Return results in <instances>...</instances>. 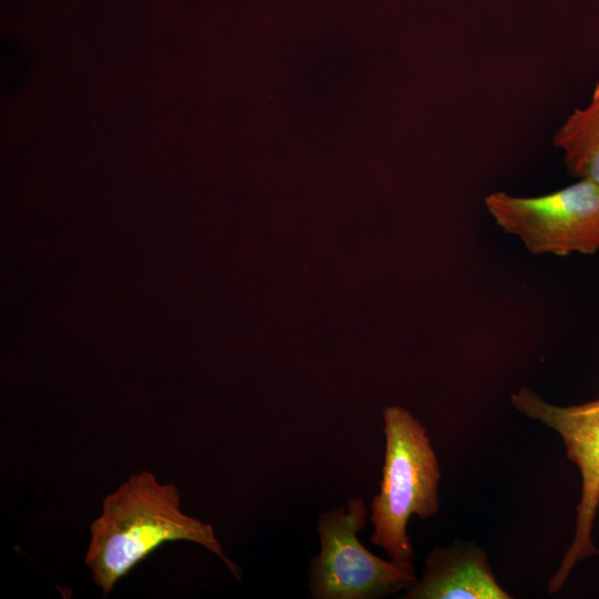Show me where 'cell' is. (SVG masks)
I'll return each mask as SVG.
<instances>
[{
    "label": "cell",
    "instance_id": "52a82bcc",
    "mask_svg": "<svg viewBox=\"0 0 599 599\" xmlns=\"http://www.w3.org/2000/svg\"><path fill=\"white\" fill-rule=\"evenodd\" d=\"M564 151V163L572 177L599 186V82L583 109H576L554 136Z\"/></svg>",
    "mask_w": 599,
    "mask_h": 599
},
{
    "label": "cell",
    "instance_id": "3957f363",
    "mask_svg": "<svg viewBox=\"0 0 599 599\" xmlns=\"http://www.w3.org/2000/svg\"><path fill=\"white\" fill-rule=\"evenodd\" d=\"M368 508L353 497L346 507L322 512L317 520L321 550L308 568V588L314 599H375L413 586L417 576L409 561L384 560L357 538Z\"/></svg>",
    "mask_w": 599,
    "mask_h": 599
},
{
    "label": "cell",
    "instance_id": "5b68a950",
    "mask_svg": "<svg viewBox=\"0 0 599 599\" xmlns=\"http://www.w3.org/2000/svg\"><path fill=\"white\" fill-rule=\"evenodd\" d=\"M517 410L556 430L566 455L579 469L581 495L576 508L575 535L557 571L548 581V593L558 592L581 560L597 555L592 529L599 508V398L572 406H555L532 390L520 387L511 394Z\"/></svg>",
    "mask_w": 599,
    "mask_h": 599
},
{
    "label": "cell",
    "instance_id": "7a4b0ae2",
    "mask_svg": "<svg viewBox=\"0 0 599 599\" xmlns=\"http://www.w3.org/2000/svg\"><path fill=\"white\" fill-rule=\"evenodd\" d=\"M383 418L385 458L379 493L368 507L374 526L370 541L390 559L409 561L414 550L408 519L437 514L440 469L426 428L407 409L386 407Z\"/></svg>",
    "mask_w": 599,
    "mask_h": 599
},
{
    "label": "cell",
    "instance_id": "277c9868",
    "mask_svg": "<svg viewBox=\"0 0 599 599\" xmlns=\"http://www.w3.org/2000/svg\"><path fill=\"white\" fill-rule=\"evenodd\" d=\"M485 205L502 231L518 236L534 255L599 251V186L590 181L536 197L495 192Z\"/></svg>",
    "mask_w": 599,
    "mask_h": 599
},
{
    "label": "cell",
    "instance_id": "6da1fadb",
    "mask_svg": "<svg viewBox=\"0 0 599 599\" xmlns=\"http://www.w3.org/2000/svg\"><path fill=\"white\" fill-rule=\"evenodd\" d=\"M177 540L203 546L241 580L240 567L225 556L213 527L182 511L179 488L141 470L103 499L102 512L90 526L84 564L108 597L120 579L160 546Z\"/></svg>",
    "mask_w": 599,
    "mask_h": 599
},
{
    "label": "cell",
    "instance_id": "8992f818",
    "mask_svg": "<svg viewBox=\"0 0 599 599\" xmlns=\"http://www.w3.org/2000/svg\"><path fill=\"white\" fill-rule=\"evenodd\" d=\"M406 599H509L497 582L486 552L478 546L455 541L433 549L423 575L403 596Z\"/></svg>",
    "mask_w": 599,
    "mask_h": 599
}]
</instances>
